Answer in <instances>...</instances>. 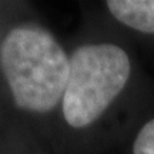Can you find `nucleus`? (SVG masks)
<instances>
[{
  "instance_id": "1",
  "label": "nucleus",
  "mask_w": 154,
  "mask_h": 154,
  "mask_svg": "<svg viewBox=\"0 0 154 154\" xmlns=\"http://www.w3.org/2000/svg\"><path fill=\"white\" fill-rule=\"evenodd\" d=\"M0 57L13 97L22 109L44 113L63 97L70 60L46 30H11L2 46Z\"/></svg>"
},
{
  "instance_id": "2",
  "label": "nucleus",
  "mask_w": 154,
  "mask_h": 154,
  "mask_svg": "<svg viewBox=\"0 0 154 154\" xmlns=\"http://www.w3.org/2000/svg\"><path fill=\"white\" fill-rule=\"evenodd\" d=\"M130 60L114 44L80 47L70 60L63 94V113L73 127L97 120L124 88L130 77Z\"/></svg>"
},
{
  "instance_id": "3",
  "label": "nucleus",
  "mask_w": 154,
  "mask_h": 154,
  "mask_svg": "<svg viewBox=\"0 0 154 154\" xmlns=\"http://www.w3.org/2000/svg\"><path fill=\"white\" fill-rule=\"evenodd\" d=\"M109 10L119 22L143 33H154V0H110Z\"/></svg>"
},
{
  "instance_id": "4",
  "label": "nucleus",
  "mask_w": 154,
  "mask_h": 154,
  "mask_svg": "<svg viewBox=\"0 0 154 154\" xmlns=\"http://www.w3.org/2000/svg\"><path fill=\"white\" fill-rule=\"evenodd\" d=\"M134 154H154V120L140 130L134 141Z\"/></svg>"
}]
</instances>
